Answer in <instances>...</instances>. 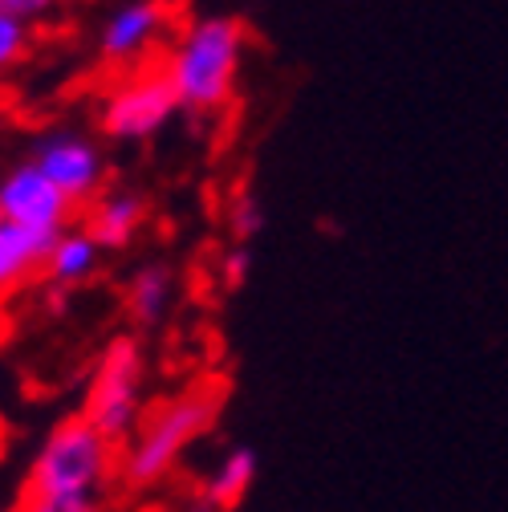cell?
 <instances>
[{
  "label": "cell",
  "mask_w": 508,
  "mask_h": 512,
  "mask_svg": "<svg viewBox=\"0 0 508 512\" xmlns=\"http://www.w3.org/2000/svg\"><path fill=\"white\" fill-rule=\"evenodd\" d=\"M224 399H228L224 382H200V387H192L187 395L151 411L139 423V431L131 435V447H126V456L114 468V476L131 492L159 484L183 460L187 447L216 427V419L224 411Z\"/></svg>",
  "instance_id": "obj_1"
},
{
  "label": "cell",
  "mask_w": 508,
  "mask_h": 512,
  "mask_svg": "<svg viewBox=\"0 0 508 512\" xmlns=\"http://www.w3.org/2000/svg\"><path fill=\"white\" fill-rule=\"evenodd\" d=\"M240 53H244V25L232 17H204L192 21L171 57L163 61V74L179 98V110L192 114H216L236 86L240 70Z\"/></svg>",
  "instance_id": "obj_2"
},
{
  "label": "cell",
  "mask_w": 508,
  "mask_h": 512,
  "mask_svg": "<svg viewBox=\"0 0 508 512\" xmlns=\"http://www.w3.org/2000/svg\"><path fill=\"white\" fill-rule=\"evenodd\" d=\"M114 476V443H106L82 415L61 419L33 456L25 500H98Z\"/></svg>",
  "instance_id": "obj_3"
},
{
  "label": "cell",
  "mask_w": 508,
  "mask_h": 512,
  "mask_svg": "<svg viewBox=\"0 0 508 512\" xmlns=\"http://www.w3.org/2000/svg\"><path fill=\"white\" fill-rule=\"evenodd\" d=\"M143 378H147V362L135 338H114L90 378V395L82 407V419L106 439V443H131V435L139 431V423L147 419V403H143Z\"/></svg>",
  "instance_id": "obj_4"
},
{
  "label": "cell",
  "mask_w": 508,
  "mask_h": 512,
  "mask_svg": "<svg viewBox=\"0 0 508 512\" xmlns=\"http://www.w3.org/2000/svg\"><path fill=\"white\" fill-rule=\"evenodd\" d=\"M179 114V98L163 74V66H147L126 74L106 98H102V131L110 139H126V143H139L159 135L163 126Z\"/></svg>",
  "instance_id": "obj_5"
},
{
  "label": "cell",
  "mask_w": 508,
  "mask_h": 512,
  "mask_svg": "<svg viewBox=\"0 0 508 512\" xmlns=\"http://www.w3.org/2000/svg\"><path fill=\"white\" fill-rule=\"evenodd\" d=\"M29 163L66 196L74 208L78 204H94L98 191H102V179H106V159L102 151L74 135V131H49L33 143V155Z\"/></svg>",
  "instance_id": "obj_6"
},
{
  "label": "cell",
  "mask_w": 508,
  "mask_h": 512,
  "mask_svg": "<svg viewBox=\"0 0 508 512\" xmlns=\"http://www.w3.org/2000/svg\"><path fill=\"white\" fill-rule=\"evenodd\" d=\"M74 216V204L61 196V191L25 159L13 163L0 175V220L17 224V228H33V232H66Z\"/></svg>",
  "instance_id": "obj_7"
},
{
  "label": "cell",
  "mask_w": 508,
  "mask_h": 512,
  "mask_svg": "<svg viewBox=\"0 0 508 512\" xmlns=\"http://www.w3.org/2000/svg\"><path fill=\"white\" fill-rule=\"evenodd\" d=\"M167 25V5L163 0H126V5H118L102 33H98V53L102 61H110V66H126V61L143 57L159 33Z\"/></svg>",
  "instance_id": "obj_8"
},
{
  "label": "cell",
  "mask_w": 508,
  "mask_h": 512,
  "mask_svg": "<svg viewBox=\"0 0 508 512\" xmlns=\"http://www.w3.org/2000/svg\"><path fill=\"white\" fill-rule=\"evenodd\" d=\"M147 220V200L135 196V191H110V196H98L90 204V216H86V236L98 244V248H126L135 240V232L143 228Z\"/></svg>",
  "instance_id": "obj_9"
},
{
  "label": "cell",
  "mask_w": 508,
  "mask_h": 512,
  "mask_svg": "<svg viewBox=\"0 0 508 512\" xmlns=\"http://www.w3.org/2000/svg\"><path fill=\"white\" fill-rule=\"evenodd\" d=\"M257 452L252 447H232V452L220 460V468L208 476V484L196 492L192 512H232L257 484Z\"/></svg>",
  "instance_id": "obj_10"
},
{
  "label": "cell",
  "mask_w": 508,
  "mask_h": 512,
  "mask_svg": "<svg viewBox=\"0 0 508 512\" xmlns=\"http://www.w3.org/2000/svg\"><path fill=\"white\" fill-rule=\"evenodd\" d=\"M57 236L49 232H33V228H17L0 220V293L29 281L41 265H45V252Z\"/></svg>",
  "instance_id": "obj_11"
},
{
  "label": "cell",
  "mask_w": 508,
  "mask_h": 512,
  "mask_svg": "<svg viewBox=\"0 0 508 512\" xmlns=\"http://www.w3.org/2000/svg\"><path fill=\"white\" fill-rule=\"evenodd\" d=\"M98 256H102V248H98L82 228H66V232H57V240L49 244L41 269H45V277H49L57 289H74V285H82L86 277H94Z\"/></svg>",
  "instance_id": "obj_12"
},
{
  "label": "cell",
  "mask_w": 508,
  "mask_h": 512,
  "mask_svg": "<svg viewBox=\"0 0 508 512\" xmlns=\"http://www.w3.org/2000/svg\"><path fill=\"white\" fill-rule=\"evenodd\" d=\"M175 297V277L167 265H143L131 285H126V317L139 326V330H155L163 317H167V305Z\"/></svg>",
  "instance_id": "obj_13"
},
{
  "label": "cell",
  "mask_w": 508,
  "mask_h": 512,
  "mask_svg": "<svg viewBox=\"0 0 508 512\" xmlns=\"http://www.w3.org/2000/svg\"><path fill=\"white\" fill-rule=\"evenodd\" d=\"M228 228L240 244H248L257 232H265V208L257 196H236L232 208H228Z\"/></svg>",
  "instance_id": "obj_14"
},
{
  "label": "cell",
  "mask_w": 508,
  "mask_h": 512,
  "mask_svg": "<svg viewBox=\"0 0 508 512\" xmlns=\"http://www.w3.org/2000/svg\"><path fill=\"white\" fill-rule=\"evenodd\" d=\"M29 37H33V29L25 21L0 17V74H9L17 61L29 53Z\"/></svg>",
  "instance_id": "obj_15"
},
{
  "label": "cell",
  "mask_w": 508,
  "mask_h": 512,
  "mask_svg": "<svg viewBox=\"0 0 508 512\" xmlns=\"http://www.w3.org/2000/svg\"><path fill=\"white\" fill-rule=\"evenodd\" d=\"M57 5H61V0H0V17H13V21L33 25V21L49 17Z\"/></svg>",
  "instance_id": "obj_16"
},
{
  "label": "cell",
  "mask_w": 508,
  "mask_h": 512,
  "mask_svg": "<svg viewBox=\"0 0 508 512\" xmlns=\"http://www.w3.org/2000/svg\"><path fill=\"white\" fill-rule=\"evenodd\" d=\"M248 269H252V252H248V244L232 248V252L224 256V265H220V273H224V285H228V289H240V285L248 281Z\"/></svg>",
  "instance_id": "obj_17"
},
{
  "label": "cell",
  "mask_w": 508,
  "mask_h": 512,
  "mask_svg": "<svg viewBox=\"0 0 508 512\" xmlns=\"http://www.w3.org/2000/svg\"><path fill=\"white\" fill-rule=\"evenodd\" d=\"M17 512H25V508H17Z\"/></svg>",
  "instance_id": "obj_18"
}]
</instances>
